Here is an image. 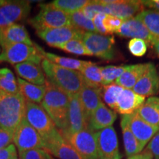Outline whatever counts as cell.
<instances>
[{"label":"cell","mask_w":159,"mask_h":159,"mask_svg":"<svg viewBox=\"0 0 159 159\" xmlns=\"http://www.w3.org/2000/svg\"><path fill=\"white\" fill-rule=\"evenodd\" d=\"M46 94L41 106L46 111L59 130L68 128V111L70 95L57 85L46 81Z\"/></svg>","instance_id":"obj_1"},{"label":"cell","mask_w":159,"mask_h":159,"mask_svg":"<svg viewBox=\"0 0 159 159\" xmlns=\"http://www.w3.org/2000/svg\"><path fill=\"white\" fill-rule=\"evenodd\" d=\"M41 67L49 82L57 85L69 95L77 94L84 85L79 71L63 68L43 57Z\"/></svg>","instance_id":"obj_2"},{"label":"cell","mask_w":159,"mask_h":159,"mask_svg":"<svg viewBox=\"0 0 159 159\" xmlns=\"http://www.w3.org/2000/svg\"><path fill=\"white\" fill-rule=\"evenodd\" d=\"M26 99L21 93L11 94L0 89V128L14 133L25 115Z\"/></svg>","instance_id":"obj_3"},{"label":"cell","mask_w":159,"mask_h":159,"mask_svg":"<svg viewBox=\"0 0 159 159\" xmlns=\"http://www.w3.org/2000/svg\"><path fill=\"white\" fill-rule=\"evenodd\" d=\"M39 7V13L28 21L36 31L72 26L69 13L56 8L52 3L41 4Z\"/></svg>","instance_id":"obj_4"},{"label":"cell","mask_w":159,"mask_h":159,"mask_svg":"<svg viewBox=\"0 0 159 159\" xmlns=\"http://www.w3.org/2000/svg\"><path fill=\"white\" fill-rule=\"evenodd\" d=\"M0 63L7 62L17 65L30 62L40 65L43 57L35 45L29 46L25 43H12L1 49Z\"/></svg>","instance_id":"obj_5"},{"label":"cell","mask_w":159,"mask_h":159,"mask_svg":"<svg viewBox=\"0 0 159 159\" xmlns=\"http://www.w3.org/2000/svg\"><path fill=\"white\" fill-rule=\"evenodd\" d=\"M61 136L84 159H99L95 132L85 129L75 134L60 131Z\"/></svg>","instance_id":"obj_6"},{"label":"cell","mask_w":159,"mask_h":159,"mask_svg":"<svg viewBox=\"0 0 159 159\" xmlns=\"http://www.w3.org/2000/svg\"><path fill=\"white\" fill-rule=\"evenodd\" d=\"M25 119L35 128L43 141L48 139L57 130L55 123L46 111L36 103L26 100Z\"/></svg>","instance_id":"obj_7"},{"label":"cell","mask_w":159,"mask_h":159,"mask_svg":"<svg viewBox=\"0 0 159 159\" xmlns=\"http://www.w3.org/2000/svg\"><path fill=\"white\" fill-rule=\"evenodd\" d=\"M82 40L92 55L107 61L114 58L115 41L113 36L85 32Z\"/></svg>","instance_id":"obj_8"},{"label":"cell","mask_w":159,"mask_h":159,"mask_svg":"<svg viewBox=\"0 0 159 159\" xmlns=\"http://www.w3.org/2000/svg\"><path fill=\"white\" fill-rule=\"evenodd\" d=\"M13 142L19 152L34 149H43L42 138L37 130L29 124L25 116L14 130Z\"/></svg>","instance_id":"obj_9"},{"label":"cell","mask_w":159,"mask_h":159,"mask_svg":"<svg viewBox=\"0 0 159 159\" xmlns=\"http://www.w3.org/2000/svg\"><path fill=\"white\" fill-rule=\"evenodd\" d=\"M99 159H122L116 133L112 126L95 132Z\"/></svg>","instance_id":"obj_10"},{"label":"cell","mask_w":159,"mask_h":159,"mask_svg":"<svg viewBox=\"0 0 159 159\" xmlns=\"http://www.w3.org/2000/svg\"><path fill=\"white\" fill-rule=\"evenodd\" d=\"M30 10V2L28 1H6L0 7V30L25 19Z\"/></svg>","instance_id":"obj_11"},{"label":"cell","mask_w":159,"mask_h":159,"mask_svg":"<svg viewBox=\"0 0 159 159\" xmlns=\"http://www.w3.org/2000/svg\"><path fill=\"white\" fill-rule=\"evenodd\" d=\"M85 33L73 26L36 31L37 35L49 46L59 49L61 46L71 40L83 39Z\"/></svg>","instance_id":"obj_12"},{"label":"cell","mask_w":159,"mask_h":159,"mask_svg":"<svg viewBox=\"0 0 159 159\" xmlns=\"http://www.w3.org/2000/svg\"><path fill=\"white\" fill-rule=\"evenodd\" d=\"M43 142L44 150L59 159H84L63 138L58 129Z\"/></svg>","instance_id":"obj_13"},{"label":"cell","mask_w":159,"mask_h":159,"mask_svg":"<svg viewBox=\"0 0 159 159\" xmlns=\"http://www.w3.org/2000/svg\"><path fill=\"white\" fill-rule=\"evenodd\" d=\"M89 119L80 100L79 95H70L68 111V128L62 132L75 134L89 128Z\"/></svg>","instance_id":"obj_14"},{"label":"cell","mask_w":159,"mask_h":159,"mask_svg":"<svg viewBox=\"0 0 159 159\" xmlns=\"http://www.w3.org/2000/svg\"><path fill=\"white\" fill-rule=\"evenodd\" d=\"M128 122L131 132L143 148L159 131V128L151 125L144 121L137 111L128 115Z\"/></svg>","instance_id":"obj_15"},{"label":"cell","mask_w":159,"mask_h":159,"mask_svg":"<svg viewBox=\"0 0 159 159\" xmlns=\"http://www.w3.org/2000/svg\"><path fill=\"white\" fill-rule=\"evenodd\" d=\"M116 33L119 36L142 39L150 43L155 38L143 21L136 16L124 20Z\"/></svg>","instance_id":"obj_16"},{"label":"cell","mask_w":159,"mask_h":159,"mask_svg":"<svg viewBox=\"0 0 159 159\" xmlns=\"http://www.w3.org/2000/svg\"><path fill=\"white\" fill-rule=\"evenodd\" d=\"M102 5H106L110 10L111 16L123 20L130 19L134 15L142 11L141 1L136 0H101Z\"/></svg>","instance_id":"obj_17"},{"label":"cell","mask_w":159,"mask_h":159,"mask_svg":"<svg viewBox=\"0 0 159 159\" xmlns=\"http://www.w3.org/2000/svg\"><path fill=\"white\" fill-rule=\"evenodd\" d=\"M132 90L143 97L156 94L159 91V76L155 66L150 63L148 69L139 80Z\"/></svg>","instance_id":"obj_18"},{"label":"cell","mask_w":159,"mask_h":159,"mask_svg":"<svg viewBox=\"0 0 159 159\" xmlns=\"http://www.w3.org/2000/svg\"><path fill=\"white\" fill-rule=\"evenodd\" d=\"M12 43H25L33 46L27 29L22 25L13 24L3 30H0V47L1 49Z\"/></svg>","instance_id":"obj_19"},{"label":"cell","mask_w":159,"mask_h":159,"mask_svg":"<svg viewBox=\"0 0 159 159\" xmlns=\"http://www.w3.org/2000/svg\"><path fill=\"white\" fill-rule=\"evenodd\" d=\"M145 102V97L132 89H124L119 95L114 110L122 115H130L139 110Z\"/></svg>","instance_id":"obj_20"},{"label":"cell","mask_w":159,"mask_h":159,"mask_svg":"<svg viewBox=\"0 0 159 159\" xmlns=\"http://www.w3.org/2000/svg\"><path fill=\"white\" fill-rule=\"evenodd\" d=\"M116 113L102 102L91 115L89 128L94 132L111 127L116 121Z\"/></svg>","instance_id":"obj_21"},{"label":"cell","mask_w":159,"mask_h":159,"mask_svg":"<svg viewBox=\"0 0 159 159\" xmlns=\"http://www.w3.org/2000/svg\"><path fill=\"white\" fill-rule=\"evenodd\" d=\"M78 95L85 114L89 120L92 113L102 103V89L94 88L84 84Z\"/></svg>","instance_id":"obj_22"},{"label":"cell","mask_w":159,"mask_h":159,"mask_svg":"<svg viewBox=\"0 0 159 159\" xmlns=\"http://www.w3.org/2000/svg\"><path fill=\"white\" fill-rule=\"evenodd\" d=\"M14 69L20 77L27 80L29 83H32V84L45 85L47 80L44 72L40 65L30 62H25L15 65Z\"/></svg>","instance_id":"obj_23"},{"label":"cell","mask_w":159,"mask_h":159,"mask_svg":"<svg viewBox=\"0 0 159 159\" xmlns=\"http://www.w3.org/2000/svg\"><path fill=\"white\" fill-rule=\"evenodd\" d=\"M149 65L150 63L130 65L129 68L122 73L115 83L124 89H132L148 69Z\"/></svg>","instance_id":"obj_24"},{"label":"cell","mask_w":159,"mask_h":159,"mask_svg":"<svg viewBox=\"0 0 159 159\" xmlns=\"http://www.w3.org/2000/svg\"><path fill=\"white\" fill-rule=\"evenodd\" d=\"M121 129H122L123 142L126 156L130 157L142 152L144 148L131 132L128 126V115H122L121 117Z\"/></svg>","instance_id":"obj_25"},{"label":"cell","mask_w":159,"mask_h":159,"mask_svg":"<svg viewBox=\"0 0 159 159\" xmlns=\"http://www.w3.org/2000/svg\"><path fill=\"white\" fill-rule=\"evenodd\" d=\"M139 116L147 122L159 128V98L150 97L137 111Z\"/></svg>","instance_id":"obj_26"},{"label":"cell","mask_w":159,"mask_h":159,"mask_svg":"<svg viewBox=\"0 0 159 159\" xmlns=\"http://www.w3.org/2000/svg\"><path fill=\"white\" fill-rule=\"evenodd\" d=\"M17 83L19 91L26 100L33 102H41L46 94V85H38L32 84L25 80L18 77Z\"/></svg>","instance_id":"obj_27"},{"label":"cell","mask_w":159,"mask_h":159,"mask_svg":"<svg viewBox=\"0 0 159 159\" xmlns=\"http://www.w3.org/2000/svg\"><path fill=\"white\" fill-rule=\"evenodd\" d=\"M35 45L44 58L49 60V61L59 66L63 67V68L80 71L83 68V66L85 65V62H86V61H80V60L71 58V57H61L59 56V55L53 54V53L46 52L41 47H40L36 43H35Z\"/></svg>","instance_id":"obj_28"},{"label":"cell","mask_w":159,"mask_h":159,"mask_svg":"<svg viewBox=\"0 0 159 159\" xmlns=\"http://www.w3.org/2000/svg\"><path fill=\"white\" fill-rule=\"evenodd\" d=\"M82 75L84 84L94 88H100L102 85L100 67L91 61H86L80 71Z\"/></svg>","instance_id":"obj_29"},{"label":"cell","mask_w":159,"mask_h":159,"mask_svg":"<svg viewBox=\"0 0 159 159\" xmlns=\"http://www.w3.org/2000/svg\"><path fill=\"white\" fill-rule=\"evenodd\" d=\"M136 17L143 21L153 36L159 38V12L144 10L138 13Z\"/></svg>","instance_id":"obj_30"},{"label":"cell","mask_w":159,"mask_h":159,"mask_svg":"<svg viewBox=\"0 0 159 159\" xmlns=\"http://www.w3.org/2000/svg\"><path fill=\"white\" fill-rule=\"evenodd\" d=\"M0 89L11 94L20 92L14 75L7 68L0 69Z\"/></svg>","instance_id":"obj_31"},{"label":"cell","mask_w":159,"mask_h":159,"mask_svg":"<svg viewBox=\"0 0 159 159\" xmlns=\"http://www.w3.org/2000/svg\"><path fill=\"white\" fill-rule=\"evenodd\" d=\"M130 66H106L104 67H100L101 75L102 80V86L110 85L111 83L116 82L122 73L129 68Z\"/></svg>","instance_id":"obj_32"},{"label":"cell","mask_w":159,"mask_h":159,"mask_svg":"<svg viewBox=\"0 0 159 159\" xmlns=\"http://www.w3.org/2000/svg\"><path fill=\"white\" fill-rule=\"evenodd\" d=\"M69 15L70 17L71 25L73 27L84 32L97 33L92 20L85 17L81 11L69 13Z\"/></svg>","instance_id":"obj_33"},{"label":"cell","mask_w":159,"mask_h":159,"mask_svg":"<svg viewBox=\"0 0 159 159\" xmlns=\"http://www.w3.org/2000/svg\"><path fill=\"white\" fill-rule=\"evenodd\" d=\"M124 88L116 83H111L110 85H104L102 90V98L105 102L109 107L113 109H115L117 100Z\"/></svg>","instance_id":"obj_34"},{"label":"cell","mask_w":159,"mask_h":159,"mask_svg":"<svg viewBox=\"0 0 159 159\" xmlns=\"http://www.w3.org/2000/svg\"><path fill=\"white\" fill-rule=\"evenodd\" d=\"M56 8L67 13L81 11L89 3L88 0H56L51 2Z\"/></svg>","instance_id":"obj_35"},{"label":"cell","mask_w":159,"mask_h":159,"mask_svg":"<svg viewBox=\"0 0 159 159\" xmlns=\"http://www.w3.org/2000/svg\"><path fill=\"white\" fill-rule=\"evenodd\" d=\"M60 49H63V51L68 53H71V54L92 56L91 53L85 47L82 39H75L71 40V41L61 46Z\"/></svg>","instance_id":"obj_36"},{"label":"cell","mask_w":159,"mask_h":159,"mask_svg":"<svg viewBox=\"0 0 159 159\" xmlns=\"http://www.w3.org/2000/svg\"><path fill=\"white\" fill-rule=\"evenodd\" d=\"M82 13L89 19L92 20L97 13L111 15L110 10L106 5H102L99 1H89V3L81 10Z\"/></svg>","instance_id":"obj_37"},{"label":"cell","mask_w":159,"mask_h":159,"mask_svg":"<svg viewBox=\"0 0 159 159\" xmlns=\"http://www.w3.org/2000/svg\"><path fill=\"white\" fill-rule=\"evenodd\" d=\"M128 47L130 52L136 57H142L148 50L147 41L142 39H132L128 42Z\"/></svg>","instance_id":"obj_38"},{"label":"cell","mask_w":159,"mask_h":159,"mask_svg":"<svg viewBox=\"0 0 159 159\" xmlns=\"http://www.w3.org/2000/svg\"><path fill=\"white\" fill-rule=\"evenodd\" d=\"M124 20L114 16L105 15L103 20V26L108 34L116 33Z\"/></svg>","instance_id":"obj_39"},{"label":"cell","mask_w":159,"mask_h":159,"mask_svg":"<svg viewBox=\"0 0 159 159\" xmlns=\"http://www.w3.org/2000/svg\"><path fill=\"white\" fill-rule=\"evenodd\" d=\"M20 159H50L51 155L42 149H34L19 152Z\"/></svg>","instance_id":"obj_40"},{"label":"cell","mask_w":159,"mask_h":159,"mask_svg":"<svg viewBox=\"0 0 159 159\" xmlns=\"http://www.w3.org/2000/svg\"><path fill=\"white\" fill-rule=\"evenodd\" d=\"M13 142V133L0 128V150L6 148Z\"/></svg>","instance_id":"obj_41"},{"label":"cell","mask_w":159,"mask_h":159,"mask_svg":"<svg viewBox=\"0 0 159 159\" xmlns=\"http://www.w3.org/2000/svg\"><path fill=\"white\" fill-rule=\"evenodd\" d=\"M147 150L152 153L154 159H159V131L149 142Z\"/></svg>","instance_id":"obj_42"},{"label":"cell","mask_w":159,"mask_h":159,"mask_svg":"<svg viewBox=\"0 0 159 159\" xmlns=\"http://www.w3.org/2000/svg\"><path fill=\"white\" fill-rule=\"evenodd\" d=\"M105 17V14H103V13H97L94 19H92V21L97 33H99L101 35H105L108 34V33H107L106 30H105L104 26H103V20H104Z\"/></svg>","instance_id":"obj_43"},{"label":"cell","mask_w":159,"mask_h":159,"mask_svg":"<svg viewBox=\"0 0 159 159\" xmlns=\"http://www.w3.org/2000/svg\"><path fill=\"white\" fill-rule=\"evenodd\" d=\"M17 158V151L16 146L9 145L7 148L0 150V159H13Z\"/></svg>","instance_id":"obj_44"},{"label":"cell","mask_w":159,"mask_h":159,"mask_svg":"<svg viewBox=\"0 0 159 159\" xmlns=\"http://www.w3.org/2000/svg\"><path fill=\"white\" fill-rule=\"evenodd\" d=\"M141 3L148 10L159 12V0H145L141 1Z\"/></svg>","instance_id":"obj_45"},{"label":"cell","mask_w":159,"mask_h":159,"mask_svg":"<svg viewBox=\"0 0 159 159\" xmlns=\"http://www.w3.org/2000/svg\"><path fill=\"white\" fill-rule=\"evenodd\" d=\"M128 159H153V156L150 151L146 150L135 156L128 157Z\"/></svg>","instance_id":"obj_46"},{"label":"cell","mask_w":159,"mask_h":159,"mask_svg":"<svg viewBox=\"0 0 159 159\" xmlns=\"http://www.w3.org/2000/svg\"><path fill=\"white\" fill-rule=\"evenodd\" d=\"M151 43H152V46H153L155 51H156L157 55H158L159 57V38L155 37L154 39L152 40V42H151Z\"/></svg>","instance_id":"obj_47"},{"label":"cell","mask_w":159,"mask_h":159,"mask_svg":"<svg viewBox=\"0 0 159 159\" xmlns=\"http://www.w3.org/2000/svg\"><path fill=\"white\" fill-rule=\"evenodd\" d=\"M5 2L6 1H5V0H0V7H1V6H2L5 3Z\"/></svg>","instance_id":"obj_48"},{"label":"cell","mask_w":159,"mask_h":159,"mask_svg":"<svg viewBox=\"0 0 159 159\" xmlns=\"http://www.w3.org/2000/svg\"><path fill=\"white\" fill-rule=\"evenodd\" d=\"M50 159H55V158H53V157H52V156H51V157H50Z\"/></svg>","instance_id":"obj_49"},{"label":"cell","mask_w":159,"mask_h":159,"mask_svg":"<svg viewBox=\"0 0 159 159\" xmlns=\"http://www.w3.org/2000/svg\"><path fill=\"white\" fill-rule=\"evenodd\" d=\"M13 159H18V158H13Z\"/></svg>","instance_id":"obj_50"}]
</instances>
